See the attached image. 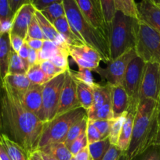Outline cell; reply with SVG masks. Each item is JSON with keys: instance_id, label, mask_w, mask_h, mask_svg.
Returning a JSON list of instances; mask_svg holds the SVG:
<instances>
[{"instance_id": "8d00e7d4", "label": "cell", "mask_w": 160, "mask_h": 160, "mask_svg": "<svg viewBox=\"0 0 160 160\" xmlns=\"http://www.w3.org/2000/svg\"><path fill=\"white\" fill-rule=\"evenodd\" d=\"M69 55L68 49L67 48H63L56 56H53L50 61L54 64L58 68H61L64 70H67L69 69L68 57Z\"/></svg>"}, {"instance_id": "5b68a950", "label": "cell", "mask_w": 160, "mask_h": 160, "mask_svg": "<svg viewBox=\"0 0 160 160\" xmlns=\"http://www.w3.org/2000/svg\"><path fill=\"white\" fill-rule=\"evenodd\" d=\"M86 116L87 112L83 107H78L56 116L50 121L44 123L37 150H40L50 144L64 142L67 132L72 125Z\"/></svg>"}, {"instance_id": "6f0895ef", "label": "cell", "mask_w": 160, "mask_h": 160, "mask_svg": "<svg viewBox=\"0 0 160 160\" xmlns=\"http://www.w3.org/2000/svg\"><path fill=\"white\" fill-rule=\"evenodd\" d=\"M39 153H40L42 158L43 159V160H57V159H55V158H53V157H52V156H49V155L45 154V153L42 152H40V151H39Z\"/></svg>"}, {"instance_id": "2e32d148", "label": "cell", "mask_w": 160, "mask_h": 160, "mask_svg": "<svg viewBox=\"0 0 160 160\" xmlns=\"http://www.w3.org/2000/svg\"><path fill=\"white\" fill-rule=\"evenodd\" d=\"M31 84V81L26 74H7L3 80L2 87L6 88L11 93L21 99Z\"/></svg>"}, {"instance_id": "be15d7a7", "label": "cell", "mask_w": 160, "mask_h": 160, "mask_svg": "<svg viewBox=\"0 0 160 160\" xmlns=\"http://www.w3.org/2000/svg\"><path fill=\"white\" fill-rule=\"evenodd\" d=\"M0 90H1V87H0ZM0 135H1V131H0Z\"/></svg>"}, {"instance_id": "681fc988", "label": "cell", "mask_w": 160, "mask_h": 160, "mask_svg": "<svg viewBox=\"0 0 160 160\" xmlns=\"http://www.w3.org/2000/svg\"><path fill=\"white\" fill-rule=\"evenodd\" d=\"M44 41L45 40H40V39H32V38H25V43L28 45L31 49L36 50V51H39L42 49V46H43Z\"/></svg>"}, {"instance_id": "44dd1931", "label": "cell", "mask_w": 160, "mask_h": 160, "mask_svg": "<svg viewBox=\"0 0 160 160\" xmlns=\"http://www.w3.org/2000/svg\"><path fill=\"white\" fill-rule=\"evenodd\" d=\"M12 48L9 41V33L0 34V86L8 73L9 56Z\"/></svg>"}, {"instance_id": "f35d334b", "label": "cell", "mask_w": 160, "mask_h": 160, "mask_svg": "<svg viewBox=\"0 0 160 160\" xmlns=\"http://www.w3.org/2000/svg\"><path fill=\"white\" fill-rule=\"evenodd\" d=\"M40 68L42 71L48 76L51 77L52 78H54L55 77L58 76L60 74L65 73L67 70H64L61 68H58L57 67L54 65L50 60H44L39 62Z\"/></svg>"}, {"instance_id": "52a82bcc", "label": "cell", "mask_w": 160, "mask_h": 160, "mask_svg": "<svg viewBox=\"0 0 160 160\" xmlns=\"http://www.w3.org/2000/svg\"><path fill=\"white\" fill-rule=\"evenodd\" d=\"M145 62L139 56L133 58L128 64L123 79L122 87L129 98V109L127 112L136 113L140 102V90L144 73Z\"/></svg>"}, {"instance_id": "9a60e30c", "label": "cell", "mask_w": 160, "mask_h": 160, "mask_svg": "<svg viewBox=\"0 0 160 160\" xmlns=\"http://www.w3.org/2000/svg\"><path fill=\"white\" fill-rule=\"evenodd\" d=\"M42 85L31 84L20 99L23 106L37 117L42 109Z\"/></svg>"}, {"instance_id": "60d3db41", "label": "cell", "mask_w": 160, "mask_h": 160, "mask_svg": "<svg viewBox=\"0 0 160 160\" xmlns=\"http://www.w3.org/2000/svg\"><path fill=\"white\" fill-rule=\"evenodd\" d=\"M135 159L137 160H160V145H152L143 154Z\"/></svg>"}, {"instance_id": "b9f144b4", "label": "cell", "mask_w": 160, "mask_h": 160, "mask_svg": "<svg viewBox=\"0 0 160 160\" xmlns=\"http://www.w3.org/2000/svg\"><path fill=\"white\" fill-rule=\"evenodd\" d=\"M14 13L12 12L9 0H0V21L13 20Z\"/></svg>"}, {"instance_id": "30bf717a", "label": "cell", "mask_w": 160, "mask_h": 160, "mask_svg": "<svg viewBox=\"0 0 160 160\" xmlns=\"http://www.w3.org/2000/svg\"><path fill=\"white\" fill-rule=\"evenodd\" d=\"M159 94L160 65L145 62L140 90V100L152 99L157 102Z\"/></svg>"}, {"instance_id": "1f68e13d", "label": "cell", "mask_w": 160, "mask_h": 160, "mask_svg": "<svg viewBox=\"0 0 160 160\" xmlns=\"http://www.w3.org/2000/svg\"><path fill=\"white\" fill-rule=\"evenodd\" d=\"M39 12L51 23H53L57 19L65 16L64 5L62 2L53 3Z\"/></svg>"}, {"instance_id": "94428289", "label": "cell", "mask_w": 160, "mask_h": 160, "mask_svg": "<svg viewBox=\"0 0 160 160\" xmlns=\"http://www.w3.org/2000/svg\"><path fill=\"white\" fill-rule=\"evenodd\" d=\"M153 1L155 2L156 3V4L158 5V6H160V0H153Z\"/></svg>"}, {"instance_id": "5bb4252c", "label": "cell", "mask_w": 160, "mask_h": 160, "mask_svg": "<svg viewBox=\"0 0 160 160\" xmlns=\"http://www.w3.org/2000/svg\"><path fill=\"white\" fill-rule=\"evenodd\" d=\"M138 20L150 26L160 34V6L153 0H141L136 3Z\"/></svg>"}, {"instance_id": "83f0119b", "label": "cell", "mask_w": 160, "mask_h": 160, "mask_svg": "<svg viewBox=\"0 0 160 160\" xmlns=\"http://www.w3.org/2000/svg\"><path fill=\"white\" fill-rule=\"evenodd\" d=\"M26 76L28 77L31 84H39V85H43L44 84L53 79L51 77L46 75L42 71L39 63L29 67L26 73Z\"/></svg>"}, {"instance_id": "f6af8a7d", "label": "cell", "mask_w": 160, "mask_h": 160, "mask_svg": "<svg viewBox=\"0 0 160 160\" xmlns=\"http://www.w3.org/2000/svg\"><path fill=\"white\" fill-rule=\"evenodd\" d=\"M122 153L116 145H111L101 160H118Z\"/></svg>"}, {"instance_id": "7c38bea8", "label": "cell", "mask_w": 160, "mask_h": 160, "mask_svg": "<svg viewBox=\"0 0 160 160\" xmlns=\"http://www.w3.org/2000/svg\"><path fill=\"white\" fill-rule=\"evenodd\" d=\"M78 107H81V106L77 97L76 81L74 80L67 70L65 72V78L56 116L65 113Z\"/></svg>"}, {"instance_id": "277c9868", "label": "cell", "mask_w": 160, "mask_h": 160, "mask_svg": "<svg viewBox=\"0 0 160 160\" xmlns=\"http://www.w3.org/2000/svg\"><path fill=\"white\" fill-rule=\"evenodd\" d=\"M138 19L116 11L109 28V48L111 59L134 49L136 42Z\"/></svg>"}, {"instance_id": "d4e9b609", "label": "cell", "mask_w": 160, "mask_h": 160, "mask_svg": "<svg viewBox=\"0 0 160 160\" xmlns=\"http://www.w3.org/2000/svg\"><path fill=\"white\" fill-rule=\"evenodd\" d=\"M76 90L77 97L80 106L86 112H88L93 103V93L92 87L84 83L76 81Z\"/></svg>"}, {"instance_id": "ba28073f", "label": "cell", "mask_w": 160, "mask_h": 160, "mask_svg": "<svg viewBox=\"0 0 160 160\" xmlns=\"http://www.w3.org/2000/svg\"><path fill=\"white\" fill-rule=\"evenodd\" d=\"M64 78L65 73L55 77L42 85V109L38 117L43 123L56 117Z\"/></svg>"}, {"instance_id": "6da1fadb", "label": "cell", "mask_w": 160, "mask_h": 160, "mask_svg": "<svg viewBox=\"0 0 160 160\" xmlns=\"http://www.w3.org/2000/svg\"><path fill=\"white\" fill-rule=\"evenodd\" d=\"M43 123L23 106L20 98L4 87L0 90V131L25 150H37Z\"/></svg>"}, {"instance_id": "d6a6232c", "label": "cell", "mask_w": 160, "mask_h": 160, "mask_svg": "<svg viewBox=\"0 0 160 160\" xmlns=\"http://www.w3.org/2000/svg\"><path fill=\"white\" fill-rule=\"evenodd\" d=\"M126 113L127 111L121 117L111 120V126H110L109 134H108V137L111 145H117L119 135H120L121 131H122V125L125 122Z\"/></svg>"}, {"instance_id": "9c48e42d", "label": "cell", "mask_w": 160, "mask_h": 160, "mask_svg": "<svg viewBox=\"0 0 160 160\" xmlns=\"http://www.w3.org/2000/svg\"><path fill=\"white\" fill-rule=\"evenodd\" d=\"M136 56V53L135 48L131 49L119 57L111 59L107 62L106 68H101L99 67L95 72L101 77L103 81H106V83L111 84V86H122L124 76L128 64Z\"/></svg>"}, {"instance_id": "7a4b0ae2", "label": "cell", "mask_w": 160, "mask_h": 160, "mask_svg": "<svg viewBox=\"0 0 160 160\" xmlns=\"http://www.w3.org/2000/svg\"><path fill=\"white\" fill-rule=\"evenodd\" d=\"M158 130L157 102L140 100L134 116L131 140L125 152L130 160L141 156L153 145Z\"/></svg>"}, {"instance_id": "c3c4849f", "label": "cell", "mask_w": 160, "mask_h": 160, "mask_svg": "<svg viewBox=\"0 0 160 160\" xmlns=\"http://www.w3.org/2000/svg\"><path fill=\"white\" fill-rule=\"evenodd\" d=\"M29 48H30L28 46V45H27V44L24 42V44L22 45V47L20 48V49L19 50L18 52H17L18 56H20V59H21L22 61H23V62H24V64L25 68H26L27 71H28V68H29V64H28V53H29Z\"/></svg>"}, {"instance_id": "d6986e66", "label": "cell", "mask_w": 160, "mask_h": 160, "mask_svg": "<svg viewBox=\"0 0 160 160\" xmlns=\"http://www.w3.org/2000/svg\"><path fill=\"white\" fill-rule=\"evenodd\" d=\"M35 17L39 22L45 40L51 41L59 46H67V44L66 43L64 38L58 33L54 26L49 20H47L39 11L35 10Z\"/></svg>"}, {"instance_id": "f5cc1de1", "label": "cell", "mask_w": 160, "mask_h": 160, "mask_svg": "<svg viewBox=\"0 0 160 160\" xmlns=\"http://www.w3.org/2000/svg\"><path fill=\"white\" fill-rule=\"evenodd\" d=\"M38 61H39V58H38V51L29 48V53H28V64H29V67L38 63Z\"/></svg>"}, {"instance_id": "8fae6325", "label": "cell", "mask_w": 160, "mask_h": 160, "mask_svg": "<svg viewBox=\"0 0 160 160\" xmlns=\"http://www.w3.org/2000/svg\"><path fill=\"white\" fill-rule=\"evenodd\" d=\"M78 8L87 21L95 29L109 38V28L105 23L99 0H75Z\"/></svg>"}, {"instance_id": "7402d4cb", "label": "cell", "mask_w": 160, "mask_h": 160, "mask_svg": "<svg viewBox=\"0 0 160 160\" xmlns=\"http://www.w3.org/2000/svg\"><path fill=\"white\" fill-rule=\"evenodd\" d=\"M134 116V114L131 113L130 112H127L125 122H124L123 125H122V131H121L119 141H118L117 145H116L122 152H126L129 148L132 134H133Z\"/></svg>"}, {"instance_id": "4dcf8cb0", "label": "cell", "mask_w": 160, "mask_h": 160, "mask_svg": "<svg viewBox=\"0 0 160 160\" xmlns=\"http://www.w3.org/2000/svg\"><path fill=\"white\" fill-rule=\"evenodd\" d=\"M116 11L134 19H138L136 3L134 0H114Z\"/></svg>"}, {"instance_id": "816d5d0a", "label": "cell", "mask_w": 160, "mask_h": 160, "mask_svg": "<svg viewBox=\"0 0 160 160\" xmlns=\"http://www.w3.org/2000/svg\"><path fill=\"white\" fill-rule=\"evenodd\" d=\"M74 157H75V160H92L90 154H89V148H88V145Z\"/></svg>"}, {"instance_id": "9f6ffc18", "label": "cell", "mask_w": 160, "mask_h": 160, "mask_svg": "<svg viewBox=\"0 0 160 160\" xmlns=\"http://www.w3.org/2000/svg\"><path fill=\"white\" fill-rule=\"evenodd\" d=\"M157 120H158V128H160V94L157 101Z\"/></svg>"}, {"instance_id": "4fadbf2b", "label": "cell", "mask_w": 160, "mask_h": 160, "mask_svg": "<svg viewBox=\"0 0 160 160\" xmlns=\"http://www.w3.org/2000/svg\"><path fill=\"white\" fill-rule=\"evenodd\" d=\"M35 9L31 3L23 5L14 13L9 34H17L25 40L28 28L34 17Z\"/></svg>"}, {"instance_id": "484cf974", "label": "cell", "mask_w": 160, "mask_h": 160, "mask_svg": "<svg viewBox=\"0 0 160 160\" xmlns=\"http://www.w3.org/2000/svg\"><path fill=\"white\" fill-rule=\"evenodd\" d=\"M0 139L3 142L9 157L12 160H29V155L25 152L21 146L10 140L4 134L0 135Z\"/></svg>"}, {"instance_id": "7dc6e473", "label": "cell", "mask_w": 160, "mask_h": 160, "mask_svg": "<svg viewBox=\"0 0 160 160\" xmlns=\"http://www.w3.org/2000/svg\"><path fill=\"white\" fill-rule=\"evenodd\" d=\"M9 41H10L11 48L16 52H18V51L25 42L24 39L22 38L21 37L13 34H9Z\"/></svg>"}, {"instance_id": "ee69618b", "label": "cell", "mask_w": 160, "mask_h": 160, "mask_svg": "<svg viewBox=\"0 0 160 160\" xmlns=\"http://www.w3.org/2000/svg\"><path fill=\"white\" fill-rule=\"evenodd\" d=\"M93 124L94 125L97 131L101 135L102 138H106L108 137L111 126V120H90Z\"/></svg>"}, {"instance_id": "603a6c76", "label": "cell", "mask_w": 160, "mask_h": 160, "mask_svg": "<svg viewBox=\"0 0 160 160\" xmlns=\"http://www.w3.org/2000/svg\"><path fill=\"white\" fill-rule=\"evenodd\" d=\"M52 24L54 26L58 33L64 38L67 45H77L84 44L74 34L65 16L56 20Z\"/></svg>"}, {"instance_id": "e7e4bbea", "label": "cell", "mask_w": 160, "mask_h": 160, "mask_svg": "<svg viewBox=\"0 0 160 160\" xmlns=\"http://www.w3.org/2000/svg\"><path fill=\"white\" fill-rule=\"evenodd\" d=\"M0 87H1V86H0Z\"/></svg>"}, {"instance_id": "f907efd6", "label": "cell", "mask_w": 160, "mask_h": 160, "mask_svg": "<svg viewBox=\"0 0 160 160\" xmlns=\"http://www.w3.org/2000/svg\"><path fill=\"white\" fill-rule=\"evenodd\" d=\"M27 3H31V0H9L11 9L13 13H15L23 5Z\"/></svg>"}, {"instance_id": "7bdbcfd3", "label": "cell", "mask_w": 160, "mask_h": 160, "mask_svg": "<svg viewBox=\"0 0 160 160\" xmlns=\"http://www.w3.org/2000/svg\"><path fill=\"white\" fill-rule=\"evenodd\" d=\"M86 138H87V143L88 145L89 144L94 143L96 142L102 140V137L99 131H97V128L94 127L92 122L90 120H88L87 128H86Z\"/></svg>"}, {"instance_id": "74e56055", "label": "cell", "mask_w": 160, "mask_h": 160, "mask_svg": "<svg viewBox=\"0 0 160 160\" xmlns=\"http://www.w3.org/2000/svg\"><path fill=\"white\" fill-rule=\"evenodd\" d=\"M25 38H32V39H40V40H45L43 32L39 26V22L36 20L35 17H33L32 20L30 23L28 28V32Z\"/></svg>"}, {"instance_id": "f1b7e54d", "label": "cell", "mask_w": 160, "mask_h": 160, "mask_svg": "<svg viewBox=\"0 0 160 160\" xmlns=\"http://www.w3.org/2000/svg\"><path fill=\"white\" fill-rule=\"evenodd\" d=\"M88 123V117L87 116L83 117L82 120L75 123V124L72 125V128L67 132V136H66L65 141H64V144L68 148L70 146L71 144L78 137L81 135L83 133H84L86 131V128H87Z\"/></svg>"}, {"instance_id": "3957f363", "label": "cell", "mask_w": 160, "mask_h": 160, "mask_svg": "<svg viewBox=\"0 0 160 160\" xmlns=\"http://www.w3.org/2000/svg\"><path fill=\"white\" fill-rule=\"evenodd\" d=\"M62 3L65 17L74 34L81 42L98 52L102 61L106 63L109 62L111 56L108 36L91 26L75 0H62Z\"/></svg>"}, {"instance_id": "8992f818", "label": "cell", "mask_w": 160, "mask_h": 160, "mask_svg": "<svg viewBox=\"0 0 160 160\" xmlns=\"http://www.w3.org/2000/svg\"><path fill=\"white\" fill-rule=\"evenodd\" d=\"M135 51L144 62L160 65V34L140 20Z\"/></svg>"}, {"instance_id": "ab89813d", "label": "cell", "mask_w": 160, "mask_h": 160, "mask_svg": "<svg viewBox=\"0 0 160 160\" xmlns=\"http://www.w3.org/2000/svg\"><path fill=\"white\" fill-rule=\"evenodd\" d=\"M86 131H85L84 133H83L80 136H78V137L71 144L70 146L68 147V149L70 150L71 153H72L73 156H76L80 151H82L83 148H86L88 145Z\"/></svg>"}, {"instance_id": "e0dca14e", "label": "cell", "mask_w": 160, "mask_h": 160, "mask_svg": "<svg viewBox=\"0 0 160 160\" xmlns=\"http://www.w3.org/2000/svg\"><path fill=\"white\" fill-rule=\"evenodd\" d=\"M129 98L122 85L111 86V111L113 119L123 115L128 111Z\"/></svg>"}, {"instance_id": "680465c9", "label": "cell", "mask_w": 160, "mask_h": 160, "mask_svg": "<svg viewBox=\"0 0 160 160\" xmlns=\"http://www.w3.org/2000/svg\"><path fill=\"white\" fill-rule=\"evenodd\" d=\"M153 145H160V128H158V132H157L156 138H155V140L154 142Z\"/></svg>"}, {"instance_id": "f546056e", "label": "cell", "mask_w": 160, "mask_h": 160, "mask_svg": "<svg viewBox=\"0 0 160 160\" xmlns=\"http://www.w3.org/2000/svg\"><path fill=\"white\" fill-rule=\"evenodd\" d=\"M110 145L111 143L108 138L88 145V148L92 160H101L105 152L109 148Z\"/></svg>"}, {"instance_id": "bcb514c9", "label": "cell", "mask_w": 160, "mask_h": 160, "mask_svg": "<svg viewBox=\"0 0 160 160\" xmlns=\"http://www.w3.org/2000/svg\"><path fill=\"white\" fill-rule=\"evenodd\" d=\"M55 2H62V0H31V4L37 11L42 10Z\"/></svg>"}, {"instance_id": "ac0fdd59", "label": "cell", "mask_w": 160, "mask_h": 160, "mask_svg": "<svg viewBox=\"0 0 160 160\" xmlns=\"http://www.w3.org/2000/svg\"><path fill=\"white\" fill-rule=\"evenodd\" d=\"M93 93V103L92 107L87 112V114L92 113L104 105L111 102V85L106 83L105 84H100L95 83L92 86Z\"/></svg>"}, {"instance_id": "91938a15", "label": "cell", "mask_w": 160, "mask_h": 160, "mask_svg": "<svg viewBox=\"0 0 160 160\" xmlns=\"http://www.w3.org/2000/svg\"><path fill=\"white\" fill-rule=\"evenodd\" d=\"M118 160H130V158L128 157V156L126 155V153L123 152L122 155H121L120 157L119 158V159Z\"/></svg>"}, {"instance_id": "cb8c5ba5", "label": "cell", "mask_w": 160, "mask_h": 160, "mask_svg": "<svg viewBox=\"0 0 160 160\" xmlns=\"http://www.w3.org/2000/svg\"><path fill=\"white\" fill-rule=\"evenodd\" d=\"M37 151L45 153L57 160H71L74 157L64 142L50 144Z\"/></svg>"}, {"instance_id": "ffe728a7", "label": "cell", "mask_w": 160, "mask_h": 160, "mask_svg": "<svg viewBox=\"0 0 160 160\" xmlns=\"http://www.w3.org/2000/svg\"><path fill=\"white\" fill-rule=\"evenodd\" d=\"M71 57H76L89 62L100 64L102 58L97 51L86 44L77 45H67Z\"/></svg>"}, {"instance_id": "db71d44e", "label": "cell", "mask_w": 160, "mask_h": 160, "mask_svg": "<svg viewBox=\"0 0 160 160\" xmlns=\"http://www.w3.org/2000/svg\"><path fill=\"white\" fill-rule=\"evenodd\" d=\"M0 160H12L9 157L1 139H0Z\"/></svg>"}, {"instance_id": "836d02e7", "label": "cell", "mask_w": 160, "mask_h": 160, "mask_svg": "<svg viewBox=\"0 0 160 160\" xmlns=\"http://www.w3.org/2000/svg\"><path fill=\"white\" fill-rule=\"evenodd\" d=\"M27 70L23 61L17 52L11 50L7 74H26Z\"/></svg>"}, {"instance_id": "6125c7cd", "label": "cell", "mask_w": 160, "mask_h": 160, "mask_svg": "<svg viewBox=\"0 0 160 160\" xmlns=\"http://www.w3.org/2000/svg\"><path fill=\"white\" fill-rule=\"evenodd\" d=\"M71 160H75V157H73V158H72V159Z\"/></svg>"}, {"instance_id": "4316f807", "label": "cell", "mask_w": 160, "mask_h": 160, "mask_svg": "<svg viewBox=\"0 0 160 160\" xmlns=\"http://www.w3.org/2000/svg\"><path fill=\"white\" fill-rule=\"evenodd\" d=\"M67 46H59L51 41L45 40L42 49L38 51V58H39L38 63L44 60H50L63 48H67Z\"/></svg>"}, {"instance_id": "d590c367", "label": "cell", "mask_w": 160, "mask_h": 160, "mask_svg": "<svg viewBox=\"0 0 160 160\" xmlns=\"http://www.w3.org/2000/svg\"><path fill=\"white\" fill-rule=\"evenodd\" d=\"M68 71L75 81L84 83V84H87V85L90 86V87H92L96 83L94 81L93 77V74L90 70L78 69V71H75V70H72L69 68Z\"/></svg>"}, {"instance_id": "e575fe53", "label": "cell", "mask_w": 160, "mask_h": 160, "mask_svg": "<svg viewBox=\"0 0 160 160\" xmlns=\"http://www.w3.org/2000/svg\"><path fill=\"white\" fill-rule=\"evenodd\" d=\"M99 2H100L104 20L108 28H110V25L116 12L115 1L114 0H99Z\"/></svg>"}, {"instance_id": "11a10c76", "label": "cell", "mask_w": 160, "mask_h": 160, "mask_svg": "<svg viewBox=\"0 0 160 160\" xmlns=\"http://www.w3.org/2000/svg\"><path fill=\"white\" fill-rule=\"evenodd\" d=\"M29 160H43L39 151H35L29 155Z\"/></svg>"}]
</instances>
